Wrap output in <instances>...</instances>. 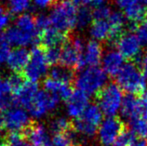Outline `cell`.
I'll return each instance as SVG.
<instances>
[{"label":"cell","instance_id":"1","mask_svg":"<svg viewBox=\"0 0 147 146\" xmlns=\"http://www.w3.org/2000/svg\"><path fill=\"white\" fill-rule=\"evenodd\" d=\"M115 78L117 85L127 93L141 96L145 92V78L135 63L124 64Z\"/></svg>","mask_w":147,"mask_h":146},{"label":"cell","instance_id":"2","mask_svg":"<svg viewBox=\"0 0 147 146\" xmlns=\"http://www.w3.org/2000/svg\"><path fill=\"white\" fill-rule=\"evenodd\" d=\"M49 17L52 28L68 34L76 25L77 9L76 4L69 0L60 1L54 6Z\"/></svg>","mask_w":147,"mask_h":146},{"label":"cell","instance_id":"3","mask_svg":"<svg viewBox=\"0 0 147 146\" xmlns=\"http://www.w3.org/2000/svg\"><path fill=\"white\" fill-rule=\"evenodd\" d=\"M98 106L108 117L115 116L122 103V88L115 83L104 86L95 94Z\"/></svg>","mask_w":147,"mask_h":146},{"label":"cell","instance_id":"4","mask_svg":"<svg viewBox=\"0 0 147 146\" xmlns=\"http://www.w3.org/2000/svg\"><path fill=\"white\" fill-rule=\"evenodd\" d=\"M107 76L104 70L98 66H92L81 72L76 79L77 88L88 95H95L106 85Z\"/></svg>","mask_w":147,"mask_h":146},{"label":"cell","instance_id":"5","mask_svg":"<svg viewBox=\"0 0 147 146\" xmlns=\"http://www.w3.org/2000/svg\"><path fill=\"white\" fill-rule=\"evenodd\" d=\"M83 49L84 46L79 38H74L73 40L69 39L61 47L59 64L75 71L81 70L86 64Z\"/></svg>","mask_w":147,"mask_h":146},{"label":"cell","instance_id":"6","mask_svg":"<svg viewBox=\"0 0 147 146\" xmlns=\"http://www.w3.org/2000/svg\"><path fill=\"white\" fill-rule=\"evenodd\" d=\"M48 66L45 48L37 45L31 51L30 60L22 73L29 81L37 82V80L47 72Z\"/></svg>","mask_w":147,"mask_h":146},{"label":"cell","instance_id":"7","mask_svg":"<svg viewBox=\"0 0 147 146\" xmlns=\"http://www.w3.org/2000/svg\"><path fill=\"white\" fill-rule=\"evenodd\" d=\"M115 46L127 63H138L141 58L142 44L136 34L129 32L123 34Z\"/></svg>","mask_w":147,"mask_h":146},{"label":"cell","instance_id":"8","mask_svg":"<svg viewBox=\"0 0 147 146\" xmlns=\"http://www.w3.org/2000/svg\"><path fill=\"white\" fill-rule=\"evenodd\" d=\"M127 129V126L120 117L110 116L100 126L99 138L103 145L109 146L114 143L121 134Z\"/></svg>","mask_w":147,"mask_h":146},{"label":"cell","instance_id":"9","mask_svg":"<svg viewBox=\"0 0 147 146\" xmlns=\"http://www.w3.org/2000/svg\"><path fill=\"white\" fill-rule=\"evenodd\" d=\"M59 100L60 97L57 94L40 90L36 93L29 111L34 117L39 118L45 116L49 111L55 108L59 102Z\"/></svg>","mask_w":147,"mask_h":146},{"label":"cell","instance_id":"10","mask_svg":"<svg viewBox=\"0 0 147 146\" xmlns=\"http://www.w3.org/2000/svg\"><path fill=\"white\" fill-rule=\"evenodd\" d=\"M2 114L5 128L9 130V132H22L32 121L28 118L25 111L19 107L13 106Z\"/></svg>","mask_w":147,"mask_h":146},{"label":"cell","instance_id":"11","mask_svg":"<svg viewBox=\"0 0 147 146\" xmlns=\"http://www.w3.org/2000/svg\"><path fill=\"white\" fill-rule=\"evenodd\" d=\"M22 134L33 146H53L52 141H50L44 126L34 121L30 122L28 126L22 131Z\"/></svg>","mask_w":147,"mask_h":146},{"label":"cell","instance_id":"12","mask_svg":"<svg viewBox=\"0 0 147 146\" xmlns=\"http://www.w3.org/2000/svg\"><path fill=\"white\" fill-rule=\"evenodd\" d=\"M88 94L80 89L74 90L73 94L67 102V111L72 117H79L88 106Z\"/></svg>","mask_w":147,"mask_h":146},{"label":"cell","instance_id":"13","mask_svg":"<svg viewBox=\"0 0 147 146\" xmlns=\"http://www.w3.org/2000/svg\"><path fill=\"white\" fill-rule=\"evenodd\" d=\"M69 40L68 34L61 33L50 26L47 30L39 34L40 46L44 48L53 47H63Z\"/></svg>","mask_w":147,"mask_h":146},{"label":"cell","instance_id":"14","mask_svg":"<svg viewBox=\"0 0 147 146\" xmlns=\"http://www.w3.org/2000/svg\"><path fill=\"white\" fill-rule=\"evenodd\" d=\"M5 34L9 44L19 46V47H25V46L34 43L36 41H39V37L38 36L24 32L21 29H19L17 26L9 28Z\"/></svg>","mask_w":147,"mask_h":146},{"label":"cell","instance_id":"15","mask_svg":"<svg viewBox=\"0 0 147 146\" xmlns=\"http://www.w3.org/2000/svg\"><path fill=\"white\" fill-rule=\"evenodd\" d=\"M126 19L125 14L120 11H113L108 18V22L110 24V37L108 41L113 45L115 44V42L123 34L126 33L124 31Z\"/></svg>","mask_w":147,"mask_h":146},{"label":"cell","instance_id":"16","mask_svg":"<svg viewBox=\"0 0 147 146\" xmlns=\"http://www.w3.org/2000/svg\"><path fill=\"white\" fill-rule=\"evenodd\" d=\"M44 87L46 91L57 94L60 99L65 102L68 101L69 98L72 96L74 90H75L73 88V85L60 82L56 79L50 77V76H48L44 80Z\"/></svg>","mask_w":147,"mask_h":146},{"label":"cell","instance_id":"17","mask_svg":"<svg viewBox=\"0 0 147 146\" xmlns=\"http://www.w3.org/2000/svg\"><path fill=\"white\" fill-rule=\"evenodd\" d=\"M31 52L24 48H17L10 51L7 59V65L13 72L22 73L24 72L27 63L30 60Z\"/></svg>","mask_w":147,"mask_h":146},{"label":"cell","instance_id":"18","mask_svg":"<svg viewBox=\"0 0 147 146\" xmlns=\"http://www.w3.org/2000/svg\"><path fill=\"white\" fill-rule=\"evenodd\" d=\"M124 60L125 59L118 50H112L108 52L102 61L103 70L106 75L111 77H115L124 65Z\"/></svg>","mask_w":147,"mask_h":146},{"label":"cell","instance_id":"19","mask_svg":"<svg viewBox=\"0 0 147 146\" xmlns=\"http://www.w3.org/2000/svg\"><path fill=\"white\" fill-rule=\"evenodd\" d=\"M38 92V85L36 82L26 81V83L21 88L16 95H13L17 104H20L25 108H30L31 104Z\"/></svg>","mask_w":147,"mask_h":146},{"label":"cell","instance_id":"20","mask_svg":"<svg viewBox=\"0 0 147 146\" xmlns=\"http://www.w3.org/2000/svg\"><path fill=\"white\" fill-rule=\"evenodd\" d=\"M102 56V48L97 40H91L88 43L86 47L84 58L86 64L92 66H97L100 63Z\"/></svg>","mask_w":147,"mask_h":146},{"label":"cell","instance_id":"21","mask_svg":"<svg viewBox=\"0 0 147 146\" xmlns=\"http://www.w3.org/2000/svg\"><path fill=\"white\" fill-rule=\"evenodd\" d=\"M90 34L95 40L102 41L109 40L110 37V24L108 20L92 22L90 27Z\"/></svg>","mask_w":147,"mask_h":146},{"label":"cell","instance_id":"22","mask_svg":"<svg viewBox=\"0 0 147 146\" xmlns=\"http://www.w3.org/2000/svg\"><path fill=\"white\" fill-rule=\"evenodd\" d=\"M147 9L142 4L138 3L135 5L129 6L124 9V14L129 24L140 25V22H142L146 14Z\"/></svg>","mask_w":147,"mask_h":146},{"label":"cell","instance_id":"23","mask_svg":"<svg viewBox=\"0 0 147 146\" xmlns=\"http://www.w3.org/2000/svg\"><path fill=\"white\" fill-rule=\"evenodd\" d=\"M137 102L138 96L127 93L123 97L121 103V114L122 116L127 119L136 118V110H137Z\"/></svg>","mask_w":147,"mask_h":146},{"label":"cell","instance_id":"24","mask_svg":"<svg viewBox=\"0 0 147 146\" xmlns=\"http://www.w3.org/2000/svg\"><path fill=\"white\" fill-rule=\"evenodd\" d=\"M75 70L64 66H57L51 69L49 73V76L54 79L58 80L60 82H63L69 85H73V83L76 81Z\"/></svg>","mask_w":147,"mask_h":146},{"label":"cell","instance_id":"25","mask_svg":"<svg viewBox=\"0 0 147 146\" xmlns=\"http://www.w3.org/2000/svg\"><path fill=\"white\" fill-rule=\"evenodd\" d=\"M19 29H21L24 32L28 34H34L39 37V33H38L36 24V19L30 14H22L20 17L17 19L16 25Z\"/></svg>","mask_w":147,"mask_h":146},{"label":"cell","instance_id":"26","mask_svg":"<svg viewBox=\"0 0 147 146\" xmlns=\"http://www.w3.org/2000/svg\"><path fill=\"white\" fill-rule=\"evenodd\" d=\"M102 111L98 105L92 104L88 105L87 109L85 110V112L81 114L80 117L84 119L85 121H87L90 124L93 125L95 126H100L102 124Z\"/></svg>","mask_w":147,"mask_h":146},{"label":"cell","instance_id":"27","mask_svg":"<svg viewBox=\"0 0 147 146\" xmlns=\"http://www.w3.org/2000/svg\"><path fill=\"white\" fill-rule=\"evenodd\" d=\"M73 123H74V128L76 130V132H78L87 137L94 136L98 130V126H95L93 125L90 124V123L85 121L84 119H82L80 116L77 117Z\"/></svg>","mask_w":147,"mask_h":146},{"label":"cell","instance_id":"28","mask_svg":"<svg viewBox=\"0 0 147 146\" xmlns=\"http://www.w3.org/2000/svg\"><path fill=\"white\" fill-rule=\"evenodd\" d=\"M74 126V123L64 117H58L51 122L50 129L54 134L65 133Z\"/></svg>","mask_w":147,"mask_h":146},{"label":"cell","instance_id":"29","mask_svg":"<svg viewBox=\"0 0 147 146\" xmlns=\"http://www.w3.org/2000/svg\"><path fill=\"white\" fill-rule=\"evenodd\" d=\"M7 81L9 83V86L11 87V91H12L13 95H16L19 91L21 90V88L24 87V85L28 81V79L25 77L24 73H16L14 72L12 75H9Z\"/></svg>","mask_w":147,"mask_h":146},{"label":"cell","instance_id":"30","mask_svg":"<svg viewBox=\"0 0 147 146\" xmlns=\"http://www.w3.org/2000/svg\"><path fill=\"white\" fill-rule=\"evenodd\" d=\"M93 20V11H91L87 6L81 7L77 9V19L76 25L80 28L88 26Z\"/></svg>","mask_w":147,"mask_h":146},{"label":"cell","instance_id":"31","mask_svg":"<svg viewBox=\"0 0 147 146\" xmlns=\"http://www.w3.org/2000/svg\"><path fill=\"white\" fill-rule=\"evenodd\" d=\"M131 130L141 139L147 140V121L142 118H133L129 120Z\"/></svg>","mask_w":147,"mask_h":146},{"label":"cell","instance_id":"32","mask_svg":"<svg viewBox=\"0 0 147 146\" xmlns=\"http://www.w3.org/2000/svg\"><path fill=\"white\" fill-rule=\"evenodd\" d=\"M22 132H9L4 140L7 146H30Z\"/></svg>","mask_w":147,"mask_h":146},{"label":"cell","instance_id":"33","mask_svg":"<svg viewBox=\"0 0 147 146\" xmlns=\"http://www.w3.org/2000/svg\"><path fill=\"white\" fill-rule=\"evenodd\" d=\"M138 139L132 130L127 129L126 131H124L120 136H119L117 141L114 143V146H132L133 143Z\"/></svg>","mask_w":147,"mask_h":146},{"label":"cell","instance_id":"34","mask_svg":"<svg viewBox=\"0 0 147 146\" xmlns=\"http://www.w3.org/2000/svg\"><path fill=\"white\" fill-rule=\"evenodd\" d=\"M30 0H9V7L11 13L22 14L30 7Z\"/></svg>","mask_w":147,"mask_h":146},{"label":"cell","instance_id":"35","mask_svg":"<svg viewBox=\"0 0 147 146\" xmlns=\"http://www.w3.org/2000/svg\"><path fill=\"white\" fill-rule=\"evenodd\" d=\"M136 118H142L147 121V92L138 96Z\"/></svg>","mask_w":147,"mask_h":146},{"label":"cell","instance_id":"36","mask_svg":"<svg viewBox=\"0 0 147 146\" xmlns=\"http://www.w3.org/2000/svg\"><path fill=\"white\" fill-rule=\"evenodd\" d=\"M9 42L7 39L6 34L0 32V64L5 63L10 54Z\"/></svg>","mask_w":147,"mask_h":146},{"label":"cell","instance_id":"37","mask_svg":"<svg viewBox=\"0 0 147 146\" xmlns=\"http://www.w3.org/2000/svg\"><path fill=\"white\" fill-rule=\"evenodd\" d=\"M61 47H53L45 48L46 58H47L49 65H56L60 63L61 58Z\"/></svg>","mask_w":147,"mask_h":146},{"label":"cell","instance_id":"38","mask_svg":"<svg viewBox=\"0 0 147 146\" xmlns=\"http://www.w3.org/2000/svg\"><path fill=\"white\" fill-rule=\"evenodd\" d=\"M112 13L111 9L105 5H100L99 7H96L93 10V21H102V20H108Z\"/></svg>","mask_w":147,"mask_h":146},{"label":"cell","instance_id":"39","mask_svg":"<svg viewBox=\"0 0 147 146\" xmlns=\"http://www.w3.org/2000/svg\"><path fill=\"white\" fill-rule=\"evenodd\" d=\"M36 28L38 33H42L43 31L47 30L49 28L50 26V21H49V17L46 16V15H40L36 19Z\"/></svg>","mask_w":147,"mask_h":146},{"label":"cell","instance_id":"40","mask_svg":"<svg viewBox=\"0 0 147 146\" xmlns=\"http://www.w3.org/2000/svg\"><path fill=\"white\" fill-rule=\"evenodd\" d=\"M13 95L11 91V87L9 86V83L7 79H4L0 77V101L5 99L9 96Z\"/></svg>","mask_w":147,"mask_h":146},{"label":"cell","instance_id":"41","mask_svg":"<svg viewBox=\"0 0 147 146\" xmlns=\"http://www.w3.org/2000/svg\"><path fill=\"white\" fill-rule=\"evenodd\" d=\"M135 34L137 36L138 39L140 40L142 46H147V27L144 25H139L135 31Z\"/></svg>","mask_w":147,"mask_h":146},{"label":"cell","instance_id":"42","mask_svg":"<svg viewBox=\"0 0 147 146\" xmlns=\"http://www.w3.org/2000/svg\"><path fill=\"white\" fill-rule=\"evenodd\" d=\"M138 67L140 68L142 75L144 76V78L147 79V52H145L144 55L141 56L140 60L136 63Z\"/></svg>","mask_w":147,"mask_h":146},{"label":"cell","instance_id":"43","mask_svg":"<svg viewBox=\"0 0 147 146\" xmlns=\"http://www.w3.org/2000/svg\"><path fill=\"white\" fill-rule=\"evenodd\" d=\"M9 22H10L9 15L6 13L5 10L0 7V32H1V30L5 29L9 25Z\"/></svg>","mask_w":147,"mask_h":146},{"label":"cell","instance_id":"44","mask_svg":"<svg viewBox=\"0 0 147 146\" xmlns=\"http://www.w3.org/2000/svg\"><path fill=\"white\" fill-rule=\"evenodd\" d=\"M140 0H117V5L119 6V7L125 9L126 7L135 5V4H138Z\"/></svg>","mask_w":147,"mask_h":146},{"label":"cell","instance_id":"45","mask_svg":"<svg viewBox=\"0 0 147 146\" xmlns=\"http://www.w3.org/2000/svg\"><path fill=\"white\" fill-rule=\"evenodd\" d=\"M33 1L36 7H40V9H45V7L51 6L55 2V0H33Z\"/></svg>","mask_w":147,"mask_h":146},{"label":"cell","instance_id":"46","mask_svg":"<svg viewBox=\"0 0 147 146\" xmlns=\"http://www.w3.org/2000/svg\"><path fill=\"white\" fill-rule=\"evenodd\" d=\"M73 2L76 5H79L81 7L87 6L88 4H91V0H73Z\"/></svg>","mask_w":147,"mask_h":146},{"label":"cell","instance_id":"47","mask_svg":"<svg viewBox=\"0 0 147 146\" xmlns=\"http://www.w3.org/2000/svg\"><path fill=\"white\" fill-rule=\"evenodd\" d=\"M132 146H147V140L144 139H137L134 141Z\"/></svg>","mask_w":147,"mask_h":146},{"label":"cell","instance_id":"48","mask_svg":"<svg viewBox=\"0 0 147 146\" xmlns=\"http://www.w3.org/2000/svg\"><path fill=\"white\" fill-rule=\"evenodd\" d=\"M91 4L95 7H99V6L102 5V4H103V0H91Z\"/></svg>","mask_w":147,"mask_h":146},{"label":"cell","instance_id":"49","mask_svg":"<svg viewBox=\"0 0 147 146\" xmlns=\"http://www.w3.org/2000/svg\"><path fill=\"white\" fill-rule=\"evenodd\" d=\"M142 25H144L147 27V11H146V14H145V16H144V21H142Z\"/></svg>","mask_w":147,"mask_h":146},{"label":"cell","instance_id":"50","mask_svg":"<svg viewBox=\"0 0 147 146\" xmlns=\"http://www.w3.org/2000/svg\"><path fill=\"white\" fill-rule=\"evenodd\" d=\"M142 2H144V4L147 7V0H142Z\"/></svg>","mask_w":147,"mask_h":146},{"label":"cell","instance_id":"51","mask_svg":"<svg viewBox=\"0 0 147 146\" xmlns=\"http://www.w3.org/2000/svg\"><path fill=\"white\" fill-rule=\"evenodd\" d=\"M0 146H7L5 143H4V141H3V143H1V144H0Z\"/></svg>","mask_w":147,"mask_h":146}]
</instances>
